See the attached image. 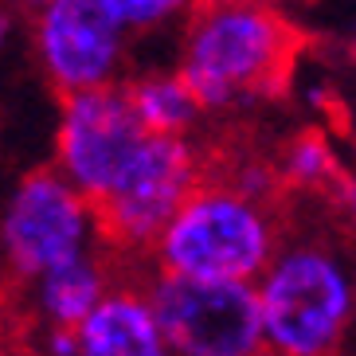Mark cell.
Returning a JSON list of instances; mask_svg holds the SVG:
<instances>
[{"label":"cell","mask_w":356,"mask_h":356,"mask_svg":"<svg viewBox=\"0 0 356 356\" xmlns=\"http://www.w3.org/2000/svg\"><path fill=\"white\" fill-rule=\"evenodd\" d=\"M177 67L204 114H247L286 95L302 32L282 0H200L177 28Z\"/></svg>","instance_id":"1"},{"label":"cell","mask_w":356,"mask_h":356,"mask_svg":"<svg viewBox=\"0 0 356 356\" xmlns=\"http://www.w3.org/2000/svg\"><path fill=\"white\" fill-rule=\"evenodd\" d=\"M262 356H337L356 314L353 266L329 239L298 235L254 278Z\"/></svg>","instance_id":"2"},{"label":"cell","mask_w":356,"mask_h":356,"mask_svg":"<svg viewBox=\"0 0 356 356\" xmlns=\"http://www.w3.org/2000/svg\"><path fill=\"white\" fill-rule=\"evenodd\" d=\"M282 243L270 200L243 192L235 180H200L168 216L149 254L157 274L188 282H254Z\"/></svg>","instance_id":"3"},{"label":"cell","mask_w":356,"mask_h":356,"mask_svg":"<svg viewBox=\"0 0 356 356\" xmlns=\"http://www.w3.org/2000/svg\"><path fill=\"white\" fill-rule=\"evenodd\" d=\"M95 251H102L95 204L55 168L24 172L0 200V270L12 282H32Z\"/></svg>","instance_id":"4"},{"label":"cell","mask_w":356,"mask_h":356,"mask_svg":"<svg viewBox=\"0 0 356 356\" xmlns=\"http://www.w3.org/2000/svg\"><path fill=\"white\" fill-rule=\"evenodd\" d=\"M200 180H204V161L192 137L145 134L110 192L95 204L102 243L126 254L149 251L168 216Z\"/></svg>","instance_id":"5"},{"label":"cell","mask_w":356,"mask_h":356,"mask_svg":"<svg viewBox=\"0 0 356 356\" xmlns=\"http://www.w3.org/2000/svg\"><path fill=\"white\" fill-rule=\"evenodd\" d=\"M35 71L59 98L126 79L129 40L102 0H47L28 12Z\"/></svg>","instance_id":"6"},{"label":"cell","mask_w":356,"mask_h":356,"mask_svg":"<svg viewBox=\"0 0 356 356\" xmlns=\"http://www.w3.org/2000/svg\"><path fill=\"white\" fill-rule=\"evenodd\" d=\"M145 293L172 356H262L251 282H188L157 274Z\"/></svg>","instance_id":"7"},{"label":"cell","mask_w":356,"mask_h":356,"mask_svg":"<svg viewBox=\"0 0 356 356\" xmlns=\"http://www.w3.org/2000/svg\"><path fill=\"white\" fill-rule=\"evenodd\" d=\"M141 122L129 110L126 86H95V90H79L59 102V122H55V172L79 188L90 204L110 192L118 172L134 157L141 145Z\"/></svg>","instance_id":"8"},{"label":"cell","mask_w":356,"mask_h":356,"mask_svg":"<svg viewBox=\"0 0 356 356\" xmlns=\"http://www.w3.org/2000/svg\"><path fill=\"white\" fill-rule=\"evenodd\" d=\"M74 356H172L149 293L110 282L98 305L71 329Z\"/></svg>","instance_id":"9"},{"label":"cell","mask_w":356,"mask_h":356,"mask_svg":"<svg viewBox=\"0 0 356 356\" xmlns=\"http://www.w3.org/2000/svg\"><path fill=\"white\" fill-rule=\"evenodd\" d=\"M110 266L102 254H79V259L55 266V270L32 278V309L43 329H74L110 290Z\"/></svg>","instance_id":"10"},{"label":"cell","mask_w":356,"mask_h":356,"mask_svg":"<svg viewBox=\"0 0 356 356\" xmlns=\"http://www.w3.org/2000/svg\"><path fill=\"white\" fill-rule=\"evenodd\" d=\"M126 98L134 118L141 122L145 134H168V137H188L200 126V102L192 98V90L184 86L177 71H165V67H153V71H141L137 79H129Z\"/></svg>","instance_id":"11"},{"label":"cell","mask_w":356,"mask_h":356,"mask_svg":"<svg viewBox=\"0 0 356 356\" xmlns=\"http://www.w3.org/2000/svg\"><path fill=\"white\" fill-rule=\"evenodd\" d=\"M274 177L278 184L293 192H321V196H353L345 177V165H341V153H337L333 137L321 134V129H302L293 134L282 145L278 161H274Z\"/></svg>","instance_id":"12"},{"label":"cell","mask_w":356,"mask_h":356,"mask_svg":"<svg viewBox=\"0 0 356 356\" xmlns=\"http://www.w3.org/2000/svg\"><path fill=\"white\" fill-rule=\"evenodd\" d=\"M196 4L200 0H102V8L122 24V32L129 40H149V35L177 32Z\"/></svg>","instance_id":"13"},{"label":"cell","mask_w":356,"mask_h":356,"mask_svg":"<svg viewBox=\"0 0 356 356\" xmlns=\"http://www.w3.org/2000/svg\"><path fill=\"white\" fill-rule=\"evenodd\" d=\"M16 35H20V12L12 8L8 0H0V59L12 51Z\"/></svg>","instance_id":"14"},{"label":"cell","mask_w":356,"mask_h":356,"mask_svg":"<svg viewBox=\"0 0 356 356\" xmlns=\"http://www.w3.org/2000/svg\"><path fill=\"white\" fill-rule=\"evenodd\" d=\"M0 356H40V353H32V348H24V345H8V341H0Z\"/></svg>","instance_id":"15"},{"label":"cell","mask_w":356,"mask_h":356,"mask_svg":"<svg viewBox=\"0 0 356 356\" xmlns=\"http://www.w3.org/2000/svg\"><path fill=\"white\" fill-rule=\"evenodd\" d=\"M16 12H32V8H40V4H47V0H8Z\"/></svg>","instance_id":"16"}]
</instances>
